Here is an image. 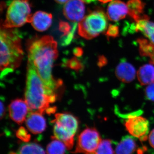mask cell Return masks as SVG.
<instances>
[{"mask_svg":"<svg viewBox=\"0 0 154 154\" xmlns=\"http://www.w3.org/2000/svg\"><path fill=\"white\" fill-rule=\"evenodd\" d=\"M52 122L54 124L52 137L63 142L68 149H71L79 128L78 119L70 113H58L55 114Z\"/></svg>","mask_w":154,"mask_h":154,"instance_id":"obj_4","label":"cell"},{"mask_svg":"<svg viewBox=\"0 0 154 154\" xmlns=\"http://www.w3.org/2000/svg\"><path fill=\"white\" fill-rule=\"evenodd\" d=\"M52 141L47 146V154H65L66 146L61 141L51 137Z\"/></svg>","mask_w":154,"mask_h":154,"instance_id":"obj_21","label":"cell"},{"mask_svg":"<svg viewBox=\"0 0 154 154\" xmlns=\"http://www.w3.org/2000/svg\"><path fill=\"white\" fill-rule=\"evenodd\" d=\"M74 53L76 55L79 56L81 55L82 54V50L80 48H76L75 49Z\"/></svg>","mask_w":154,"mask_h":154,"instance_id":"obj_30","label":"cell"},{"mask_svg":"<svg viewBox=\"0 0 154 154\" xmlns=\"http://www.w3.org/2000/svg\"><path fill=\"white\" fill-rule=\"evenodd\" d=\"M1 77L13 72L21 64L23 57L21 36L19 31L14 28L1 27Z\"/></svg>","mask_w":154,"mask_h":154,"instance_id":"obj_3","label":"cell"},{"mask_svg":"<svg viewBox=\"0 0 154 154\" xmlns=\"http://www.w3.org/2000/svg\"><path fill=\"white\" fill-rule=\"evenodd\" d=\"M54 1L59 4H62L66 3L69 0H54Z\"/></svg>","mask_w":154,"mask_h":154,"instance_id":"obj_31","label":"cell"},{"mask_svg":"<svg viewBox=\"0 0 154 154\" xmlns=\"http://www.w3.org/2000/svg\"><path fill=\"white\" fill-rule=\"evenodd\" d=\"M138 80L141 85H150L154 82V64L144 65L138 70L137 73Z\"/></svg>","mask_w":154,"mask_h":154,"instance_id":"obj_17","label":"cell"},{"mask_svg":"<svg viewBox=\"0 0 154 154\" xmlns=\"http://www.w3.org/2000/svg\"><path fill=\"white\" fill-rule=\"evenodd\" d=\"M29 107L26 101L22 99L13 100L9 106V115L17 124H22L28 116Z\"/></svg>","mask_w":154,"mask_h":154,"instance_id":"obj_10","label":"cell"},{"mask_svg":"<svg viewBox=\"0 0 154 154\" xmlns=\"http://www.w3.org/2000/svg\"><path fill=\"white\" fill-rule=\"evenodd\" d=\"M147 15L136 22L135 31L142 32L146 37L154 44V22L149 21Z\"/></svg>","mask_w":154,"mask_h":154,"instance_id":"obj_16","label":"cell"},{"mask_svg":"<svg viewBox=\"0 0 154 154\" xmlns=\"http://www.w3.org/2000/svg\"><path fill=\"white\" fill-rule=\"evenodd\" d=\"M5 107L4 103L1 101V119L4 117L5 114Z\"/></svg>","mask_w":154,"mask_h":154,"instance_id":"obj_29","label":"cell"},{"mask_svg":"<svg viewBox=\"0 0 154 154\" xmlns=\"http://www.w3.org/2000/svg\"><path fill=\"white\" fill-rule=\"evenodd\" d=\"M107 17L104 11L100 9L89 13L79 22V35L90 40L104 33L107 29Z\"/></svg>","mask_w":154,"mask_h":154,"instance_id":"obj_5","label":"cell"},{"mask_svg":"<svg viewBox=\"0 0 154 154\" xmlns=\"http://www.w3.org/2000/svg\"><path fill=\"white\" fill-rule=\"evenodd\" d=\"M28 61L33 65L45 86L55 92L62 85V81L53 77L52 69L58 57L57 42L52 36L36 37L27 43Z\"/></svg>","mask_w":154,"mask_h":154,"instance_id":"obj_1","label":"cell"},{"mask_svg":"<svg viewBox=\"0 0 154 154\" xmlns=\"http://www.w3.org/2000/svg\"><path fill=\"white\" fill-rule=\"evenodd\" d=\"M102 4H107V3L112 2L113 0H98Z\"/></svg>","mask_w":154,"mask_h":154,"instance_id":"obj_32","label":"cell"},{"mask_svg":"<svg viewBox=\"0 0 154 154\" xmlns=\"http://www.w3.org/2000/svg\"><path fill=\"white\" fill-rule=\"evenodd\" d=\"M127 6L128 14L135 22H137L145 15L143 14L145 4L142 0H129Z\"/></svg>","mask_w":154,"mask_h":154,"instance_id":"obj_15","label":"cell"},{"mask_svg":"<svg viewBox=\"0 0 154 154\" xmlns=\"http://www.w3.org/2000/svg\"><path fill=\"white\" fill-rule=\"evenodd\" d=\"M42 114L36 112H29L26 119V125L33 134H41L46 127V122Z\"/></svg>","mask_w":154,"mask_h":154,"instance_id":"obj_11","label":"cell"},{"mask_svg":"<svg viewBox=\"0 0 154 154\" xmlns=\"http://www.w3.org/2000/svg\"><path fill=\"white\" fill-rule=\"evenodd\" d=\"M127 14V6L120 0L112 1L107 7V17L110 21L117 22L125 18Z\"/></svg>","mask_w":154,"mask_h":154,"instance_id":"obj_12","label":"cell"},{"mask_svg":"<svg viewBox=\"0 0 154 154\" xmlns=\"http://www.w3.org/2000/svg\"><path fill=\"white\" fill-rule=\"evenodd\" d=\"M29 0H14L9 5L6 19L1 27L14 28L22 27L26 23H31L32 16Z\"/></svg>","mask_w":154,"mask_h":154,"instance_id":"obj_6","label":"cell"},{"mask_svg":"<svg viewBox=\"0 0 154 154\" xmlns=\"http://www.w3.org/2000/svg\"><path fill=\"white\" fill-rule=\"evenodd\" d=\"M145 94L148 99L154 102V82L146 88Z\"/></svg>","mask_w":154,"mask_h":154,"instance_id":"obj_26","label":"cell"},{"mask_svg":"<svg viewBox=\"0 0 154 154\" xmlns=\"http://www.w3.org/2000/svg\"><path fill=\"white\" fill-rule=\"evenodd\" d=\"M17 137L22 140L27 142L30 140V135L28 133V131L23 127H21L17 130Z\"/></svg>","mask_w":154,"mask_h":154,"instance_id":"obj_24","label":"cell"},{"mask_svg":"<svg viewBox=\"0 0 154 154\" xmlns=\"http://www.w3.org/2000/svg\"><path fill=\"white\" fill-rule=\"evenodd\" d=\"M149 140L150 145L154 149V129L152 131L149 135Z\"/></svg>","mask_w":154,"mask_h":154,"instance_id":"obj_28","label":"cell"},{"mask_svg":"<svg viewBox=\"0 0 154 154\" xmlns=\"http://www.w3.org/2000/svg\"><path fill=\"white\" fill-rule=\"evenodd\" d=\"M139 45V50L143 56L148 57L150 58L154 57V44L150 40L144 38L137 39Z\"/></svg>","mask_w":154,"mask_h":154,"instance_id":"obj_20","label":"cell"},{"mask_svg":"<svg viewBox=\"0 0 154 154\" xmlns=\"http://www.w3.org/2000/svg\"><path fill=\"white\" fill-rule=\"evenodd\" d=\"M57 96L55 92L45 86L33 65L28 61L25 97L29 112L54 113L56 107L50 106L55 102Z\"/></svg>","mask_w":154,"mask_h":154,"instance_id":"obj_2","label":"cell"},{"mask_svg":"<svg viewBox=\"0 0 154 154\" xmlns=\"http://www.w3.org/2000/svg\"><path fill=\"white\" fill-rule=\"evenodd\" d=\"M82 0H69L64 6L65 17L69 21L79 22L85 17V7Z\"/></svg>","mask_w":154,"mask_h":154,"instance_id":"obj_9","label":"cell"},{"mask_svg":"<svg viewBox=\"0 0 154 154\" xmlns=\"http://www.w3.org/2000/svg\"><path fill=\"white\" fill-rule=\"evenodd\" d=\"M135 74L134 67L126 61L121 62L116 69V77L120 81L124 83H129L133 81Z\"/></svg>","mask_w":154,"mask_h":154,"instance_id":"obj_14","label":"cell"},{"mask_svg":"<svg viewBox=\"0 0 154 154\" xmlns=\"http://www.w3.org/2000/svg\"><path fill=\"white\" fill-rule=\"evenodd\" d=\"M85 154H95V152L94 153H87Z\"/></svg>","mask_w":154,"mask_h":154,"instance_id":"obj_34","label":"cell"},{"mask_svg":"<svg viewBox=\"0 0 154 154\" xmlns=\"http://www.w3.org/2000/svg\"><path fill=\"white\" fill-rule=\"evenodd\" d=\"M127 131L134 137L141 141L146 140L149 131V122L144 117L129 115L125 122Z\"/></svg>","mask_w":154,"mask_h":154,"instance_id":"obj_8","label":"cell"},{"mask_svg":"<svg viewBox=\"0 0 154 154\" xmlns=\"http://www.w3.org/2000/svg\"><path fill=\"white\" fill-rule=\"evenodd\" d=\"M10 154H45L41 146L35 143L23 144L16 152H11Z\"/></svg>","mask_w":154,"mask_h":154,"instance_id":"obj_19","label":"cell"},{"mask_svg":"<svg viewBox=\"0 0 154 154\" xmlns=\"http://www.w3.org/2000/svg\"><path fill=\"white\" fill-rule=\"evenodd\" d=\"M71 26L69 25L68 23L66 22H63L62 21L59 23V30L62 32L63 33V36L65 37L68 35L71 32L72 30Z\"/></svg>","mask_w":154,"mask_h":154,"instance_id":"obj_25","label":"cell"},{"mask_svg":"<svg viewBox=\"0 0 154 154\" xmlns=\"http://www.w3.org/2000/svg\"><path fill=\"white\" fill-rule=\"evenodd\" d=\"M95 154H113L110 141L107 139L101 141Z\"/></svg>","mask_w":154,"mask_h":154,"instance_id":"obj_22","label":"cell"},{"mask_svg":"<svg viewBox=\"0 0 154 154\" xmlns=\"http://www.w3.org/2000/svg\"><path fill=\"white\" fill-rule=\"evenodd\" d=\"M98 131L94 128H87L78 137L74 153H91L95 152L101 142Z\"/></svg>","mask_w":154,"mask_h":154,"instance_id":"obj_7","label":"cell"},{"mask_svg":"<svg viewBox=\"0 0 154 154\" xmlns=\"http://www.w3.org/2000/svg\"><path fill=\"white\" fill-rule=\"evenodd\" d=\"M119 34V28L116 25H110L105 32L107 38H116Z\"/></svg>","mask_w":154,"mask_h":154,"instance_id":"obj_23","label":"cell"},{"mask_svg":"<svg viewBox=\"0 0 154 154\" xmlns=\"http://www.w3.org/2000/svg\"><path fill=\"white\" fill-rule=\"evenodd\" d=\"M52 16L43 11H38L32 16L31 23L33 28L39 32L47 30L51 26Z\"/></svg>","mask_w":154,"mask_h":154,"instance_id":"obj_13","label":"cell"},{"mask_svg":"<svg viewBox=\"0 0 154 154\" xmlns=\"http://www.w3.org/2000/svg\"><path fill=\"white\" fill-rule=\"evenodd\" d=\"M66 65L69 67L75 69H80L82 68V65L76 58H73L67 62Z\"/></svg>","mask_w":154,"mask_h":154,"instance_id":"obj_27","label":"cell"},{"mask_svg":"<svg viewBox=\"0 0 154 154\" xmlns=\"http://www.w3.org/2000/svg\"><path fill=\"white\" fill-rule=\"evenodd\" d=\"M82 1L84 2L87 3V4H91V3L94 2L97 0H82Z\"/></svg>","mask_w":154,"mask_h":154,"instance_id":"obj_33","label":"cell"},{"mask_svg":"<svg viewBox=\"0 0 154 154\" xmlns=\"http://www.w3.org/2000/svg\"><path fill=\"white\" fill-rule=\"evenodd\" d=\"M136 147V143L134 139L127 136L123 137L116 147V154H132Z\"/></svg>","mask_w":154,"mask_h":154,"instance_id":"obj_18","label":"cell"}]
</instances>
